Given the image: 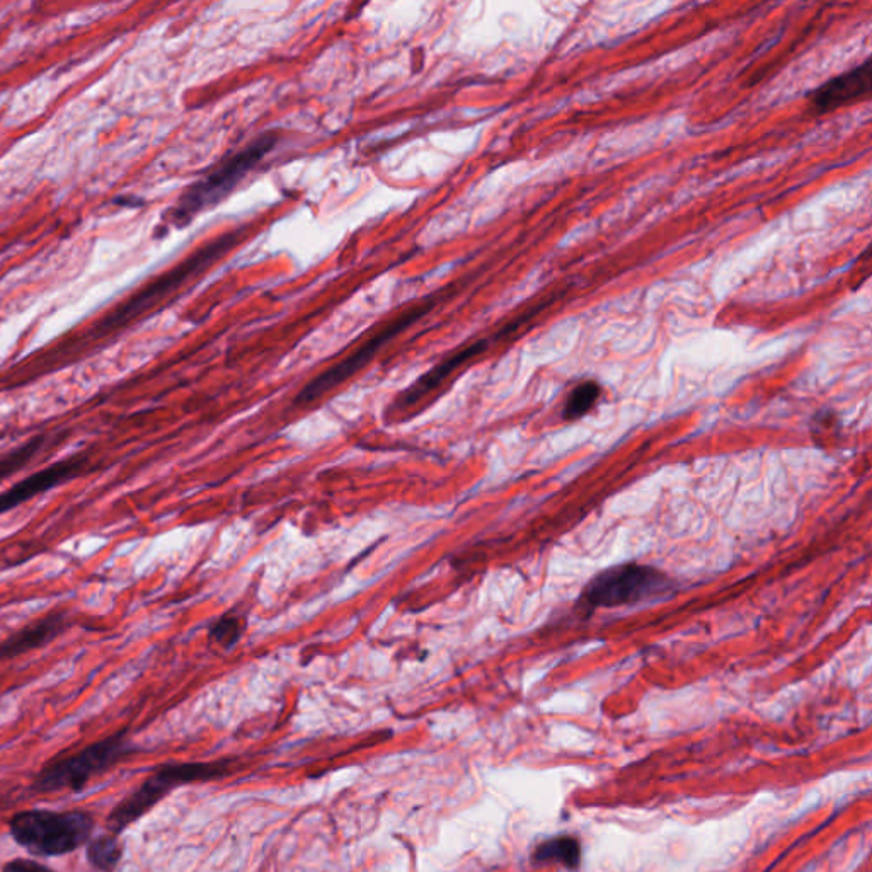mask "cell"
Here are the masks:
<instances>
[{"label":"cell","mask_w":872,"mask_h":872,"mask_svg":"<svg viewBox=\"0 0 872 872\" xmlns=\"http://www.w3.org/2000/svg\"><path fill=\"white\" fill-rule=\"evenodd\" d=\"M86 859L91 868L100 872H115L123 859V846L118 835H95L86 846Z\"/></svg>","instance_id":"cell-12"},{"label":"cell","mask_w":872,"mask_h":872,"mask_svg":"<svg viewBox=\"0 0 872 872\" xmlns=\"http://www.w3.org/2000/svg\"><path fill=\"white\" fill-rule=\"evenodd\" d=\"M240 627L239 619H224L212 628V639L220 644L224 648H230L239 641Z\"/></svg>","instance_id":"cell-16"},{"label":"cell","mask_w":872,"mask_h":872,"mask_svg":"<svg viewBox=\"0 0 872 872\" xmlns=\"http://www.w3.org/2000/svg\"><path fill=\"white\" fill-rule=\"evenodd\" d=\"M668 590V578L643 564H621L594 576L581 593L585 609L633 605Z\"/></svg>","instance_id":"cell-5"},{"label":"cell","mask_w":872,"mask_h":872,"mask_svg":"<svg viewBox=\"0 0 872 872\" xmlns=\"http://www.w3.org/2000/svg\"><path fill=\"white\" fill-rule=\"evenodd\" d=\"M871 60L868 58L862 66L835 77L828 80L827 84L816 89L809 98L812 111H815L816 115H825L842 107L843 104L868 98L871 94Z\"/></svg>","instance_id":"cell-9"},{"label":"cell","mask_w":872,"mask_h":872,"mask_svg":"<svg viewBox=\"0 0 872 872\" xmlns=\"http://www.w3.org/2000/svg\"><path fill=\"white\" fill-rule=\"evenodd\" d=\"M537 861H557L576 868L579 862V843L575 838H556L551 842L542 843L534 856Z\"/></svg>","instance_id":"cell-15"},{"label":"cell","mask_w":872,"mask_h":872,"mask_svg":"<svg viewBox=\"0 0 872 872\" xmlns=\"http://www.w3.org/2000/svg\"><path fill=\"white\" fill-rule=\"evenodd\" d=\"M431 307H433V301L423 302V304L415 305L411 309L406 310L403 316L390 320L389 325L381 329V331L375 335V338L366 341L360 350L354 351L347 360L326 370L325 374H320L319 377L314 378L310 384L305 385L302 393L297 396V404L314 403V400L328 394L329 390L338 387L339 384H343L347 378L353 377L362 366H365L366 363L372 360V356H374L385 343H389L390 339L396 338L404 329H408L409 326L415 325L416 320L421 319L424 314L430 313Z\"/></svg>","instance_id":"cell-6"},{"label":"cell","mask_w":872,"mask_h":872,"mask_svg":"<svg viewBox=\"0 0 872 872\" xmlns=\"http://www.w3.org/2000/svg\"><path fill=\"white\" fill-rule=\"evenodd\" d=\"M600 385L597 382H584V384H579L571 394H569L568 400H566V406H564L563 416L564 419H579L584 418L591 408H593L594 403L600 397Z\"/></svg>","instance_id":"cell-14"},{"label":"cell","mask_w":872,"mask_h":872,"mask_svg":"<svg viewBox=\"0 0 872 872\" xmlns=\"http://www.w3.org/2000/svg\"><path fill=\"white\" fill-rule=\"evenodd\" d=\"M91 813L24 809L9 819L14 842L35 858H61L88 846L94 834Z\"/></svg>","instance_id":"cell-2"},{"label":"cell","mask_w":872,"mask_h":872,"mask_svg":"<svg viewBox=\"0 0 872 872\" xmlns=\"http://www.w3.org/2000/svg\"><path fill=\"white\" fill-rule=\"evenodd\" d=\"M240 236H242V230L236 229L233 233L222 234L217 239L203 246L200 251L191 254L183 263L178 264L174 270L162 274L156 283L149 285V288L141 290L138 297L132 298V302H128L122 310L116 313L115 319L125 320L128 317L137 316L141 310L149 309L150 305L171 294L172 290L178 288L181 283L188 282L196 274L205 271L206 268L212 267L215 261L220 260L225 252H229L237 245Z\"/></svg>","instance_id":"cell-7"},{"label":"cell","mask_w":872,"mask_h":872,"mask_svg":"<svg viewBox=\"0 0 872 872\" xmlns=\"http://www.w3.org/2000/svg\"><path fill=\"white\" fill-rule=\"evenodd\" d=\"M0 872H58L35 859H14L8 862Z\"/></svg>","instance_id":"cell-17"},{"label":"cell","mask_w":872,"mask_h":872,"mask_svg":"<svg viewBox=\"0 0 872 872\" xmlns=\"http://www.w3.org/2000/svg\"><path fill=\"white\" fill-rule=\"evenodd\" d=\"M222 763H165L145 779L134 793L120 801L106 818L107 831L122 835L145 813H149L172 789L191 782L209 781L224 773Z\"/></svg>","instance_id":"cell-4"},{"label":"cell","mask_w":872,"mask_h":872,"mask_svg":"<svg viewBox=\"0 0 872 872\" xmlns=\"http://www.w3.org/2000/svg\"><path fill=\"white\" fill-rule=\"evenodd\" d=\"M276 141H279L276 135L264 134L246 145L245 149L227 157L203 180L196 181L184 191L183 196L171 209L169 222L174 227H186L196 215L212 206H217L240 181L245 180V175L271 152Z\"/></svg>","instance_id":"cell-3"},{"label":"cell","mask_w":872,"mask_h":872,"mask_svg":"<svg viewBox=\"0 0 872 872\" xmlns=\"http://www.w3.org/2000/svg\"><path fill=\"white\" fill-rule=\"evenodd\" d=\"M67 613L54 612L33 624L26 625L8 639L0 643V661L18 658L33 649L42 648L54 641L66 628Z\"/></svg>","instance_id":"cell-10"},{"label":"cell","mask_w":872,"mask_h":872,"mask_svg":"<svg viewBox=\"0 0 872 872\" xmlns=\"http://www.w3.org/2000/svg\"><path fill=\"white\" fill-rule=\"evenodd\" d=\"M138 748L126 729L113 733L100 741L91 743L76 754L52 758L36 772L30 791L35 794L80 793L92 779L115 769L126 758L137 754Z\"/></svg>","instance_id":"cell-1"},{"label":"cell","mask_w":872,"mask_h":872,"mask_svg":"<svg viewBox=\"0 0 872 872\" xmlns=\"http://www.w3.org/2000/svg\"><path fill=\"white\" fill-rule=\"evenodd\" d=\"M84 465V455H76V457L55 462L45 469L24 477L20 483L5 489L4 492H0V514L8 513L12 508L21 507L35 496L43 495V492L50 491L67 480L73 479L82 473Z\"/></svg>","instance_id":"cell-8"},{"label":"cell","mask_w":872,"mask_h":872,"mask_svg":"<svg viewBox=\"0 0 872 872\" xmlns=\"http://www.w3.org/2000/svg\"><path fill=\"white\" fill-rule=\"evenodd\" d=\"M45 440L43 434H38V437L31 439L30 442L24 443V445L18 446V449L11 450L9 454L2 455V457H0V480L8 479V477L14 476L15 473H20L21 469H24V467L38 455L39 450L45 446Z\"/></svg>","instance_id":"cell-13"},{"label":"cell","mask_w":872,"mask_h":872,"mask_svg":"<svg viewBox=\"0 0 872 872\" xmlns=\"http://www.w3.org/2000/svg\"><path fill=\"white\" fill-rule=\"evenodd\" d=\"M486 347H488V341H486V339H480L477 343L469 344V347L464 348V350L452 354L445 362L439 363V365L433 366L428 374H424L423 377L418 378V381L400 396V400H403L404 404H412L421 399L424 394L430 393L434 387H439V385L442 384L454 370H457L462 363L474 359L480 351L486 350Z\"/></svg>","instance_id":"cell-11"}]
</instances>
